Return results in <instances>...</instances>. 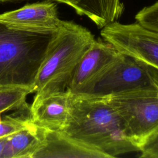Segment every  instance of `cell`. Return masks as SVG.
Masks as SVG:
<instances>
[{"label": "cell", "instance_id": "6", "mask_svg": "<svg viewBox=\"0 0 158 158\" xmlns=\"http://www.w3.org/2000/svg\"><path fill=\"white\" fill-rule=\"evenodd\" d=\"M100 34L120 53L158 70V32L137 22L122 24L114 22L102 28Z\"/></svg>", "mask_w": 158, "mask_h": 158}, {"label": "cell", "instance_id": "9", "mask_svg": "<svg viewBox=\"0 0 158 158\" xmlns=\"http://www.w3.org/2000/svg\"><path fill=\"white\" fill-rule=\"evenodd\" d=\"M0 20L18 27L51 31L57 30L63 21L58 17L56 4L50 0L1 14Z\"/></svg>", "mask_w": 158, "mask_h": 158}, {"label": "cell", "instance_id": "11", "mask_svg": "<svg viewBox=\"0 0 158 158\" xmlns=\"http://www.w3.org/2000/svg\"><path fill=\"white\" fill-rule=\"evenodd\" d=\"M23 0H0V3ZM65 4L80 15H85L102 29L121 17L124 6L120 0H50Z\"/></svg>", "mask_w": 158, "mask_h": 158}, {"label": "cell", "instance_id": "4", "mask_svg": "<svg viewBox=\"0 0 158 158\" xmlns=\"http://www.w3.org/2000/svg\"><path fill=\"white\" fill-rule=\"evenodd\" d=\"M143 91H158V70L122 54L115 61L72 94L76 98L106 99Z\"/></svg>", "mask_w": 158, "mask_h": 158}, {"label": "cell", "instance_id": "5", "mask_svg": "<svg viewBox=\"0 0 158 158\" xmlns=\"http://www.w3.org/2000/svg\"><path fill=\"white\" fill-rule=\"evenodd\" d=\"M106 99L120 114L140 151L143 144L158 131V91L131 93Z\"/></svg>", "mask_w": 158, "mask_h": 158}, {"label": "cell", "instance_id": "10", "mask_svg": "<svg viewBox=\"0 0 158 158\" xmlns=\"http://www.w3.org/2000/svg\"><path fill=\"white\" fill-rule=\"evenodd\" d=\"M36 157L109 158L103 152L61 131L47 130L44 144L33 157Z\"/></svg>", "mask_w": 158, "mask_h": 158}, {"label": "cell", "instance_id": "14", "mask_svg": "<svg viewBox=\"0 0 158 158\" xmlns=\"http://www.w3.org/2000/svg\"><path fill=\"white\" fill-rule=\"evenodd\" d=\"M135 19L143 27L158 32V1L139 10Z\"/></svg>", "mask_w": 158, "mask_h": 158}, {"label": "cell", "instance_id": "15", "mask_svg": "<svg viewBox=\"0 0 158 158\" xmlns=\"http://www.w3.org/2000/svg\"><path fill=\"white\" fill-rule=\"evenodd\" d=\"M140 157L158 158V131L150 136L141 146Z\"/></svg>", "mask_w": 158, "mask_h": 158}, {"label": "cell", "instance_id": "7", "mask_svg": "<svg viewBox=\"0 0 158 158\" xmlns=\"http://www.w3.org/2000/svg\"><path fill=\"white\" fill-rule=\"evenodd\" d=\"M72 100V94L68 89L51 94L36 93L30 106L32 122L47 130L62 131L70 118Z\"/></svg>", "mask_w": 158, "mask_h": 158}, {"label": "cell", "instance_id": "12", "mask_svg": "<svg viewBox=\"0 0 158 158\" xmlns=\"http://www.w3.org/2000/svg\"><path fill=\"white\" fill-rule=\"evenodd\" d=\"M46 132L31 121L8 136L1 158H33L44 144Z\"/></svg>", "mask_w": 158, "mask_h": 158}, {"label": "cell", "instance_id": "16", "mask_svg": "<svg viewBox=\"0 0 158 158\" xmlns=\"http://www.w3.org/2000/svg\"><path fill=\"white\" fill-rule=\"evenodd\" d=\"M8 136L0 137V158H1L5 145L6 144Z\"/></svg>", "mask_w": 158, "mask_h": 158}, {"label": "cell", "instance_id": "2", "mask_svg": "<svg viewBox=\"0 0 158 158\" xmlns=\"http://www.w3.org/2000/svg\"><path fill=\"white\" fill-rule=\"evenodd\" d=\"M57 30L24 28L0 20V88H22L33 93Z\"/></svg>", "mask_w": 158, "mask_h": 158}, {"label": "cell", "instance_id": "8", "mask_svg": "<svg viewBox=\"0 0 158 158\" xmlns=\"http://www.w3.org/2000/svg\"><path fill=\"white\" fill-rule=\"evenodd\" d=\"M121 55L102 38L95 39L78 62L67 89L72 94L77 92Z\"/></svg>", "mask_w": 158, "mask_h": 158}, {"label": "cell", "instance_id": "3", "mask_svg": "<svg viewBox=\"0 0 158 158\" xmlns=\"http://www.w3.org/2000/svg\"><path fill=\"white\" fill-rule=\"evenodd\" d=\"M94 40L86 28L63 20L39 70L33 92L46 94L67 89L78 62Z\"/></svg>", "mask_w": 158, "mask_h": 158}, {"label": "cell", "instance_id": "1", "mask_svg": "<svg viewBox=\"0 0 158 158\" xmlns=\"http://www.w3.org/2000/svg\"><path fill=\"white\" fill-rule=\"evenodd\" d=\"M60 131L109 158L139 152L121 116L106 99L73 96L70 118Z\"/></svg>", "mask_w": 158, "mask_h": 158}, {"label": "cell", "instance_id": "13", "mask_svg": "<svg viewBox=\"0 0 158 158\" xmlns=\"http://www.w3.org/2000/svg\"><path fill=\"white\" fill-rule=\"evenodd\" d=\"M31 91L22 88H0V114L11 110L29 107L26 102L27 95Z\"/></svg>", "mask_w": 158, "mask_h": 158}]
</instances>
